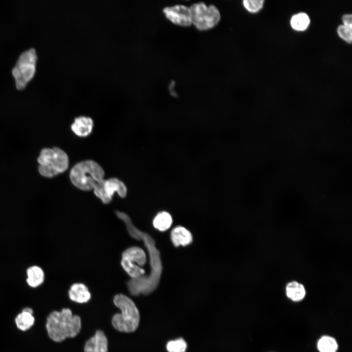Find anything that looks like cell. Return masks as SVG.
<instances>
[{
    "label": "cell",
    "instance_id": "cell-1",
    "mask_svg": "<svg viewBox=\"0 0 352 352\" xmlns=\"http://www.w3.org/2000/svg\"><path fill=\"white\" fill-rule=\"evenodd\" d=\"M117 217L125 223L130 235L134 239L143 242L150 256L151 272L149 276L131 279L127 282V286L132 295H146L152 292L156 287L158 282L160 266L158 254L153 239L148 234L137 228L132 223L130 217L125 213L116 211Z\"/></svg>",
    "mask_w": 352,
    "mask_h": 352
},
{
    "label": "cell",
    "instance_id": "cell-2",
    "mask_svg": "<svg viewBox=\"0 0 352 352\" xmlns=\"http://www.w3.org/2000/svg\"><path fill=\"white\" fill-rule=\"evenodd\" d=\"M46 328L49 338L56 342L75 337L81 329V318L67 308L53 311L47 317Z\"/></svg>",
    "mask_w": 352,
    "mask_h": 352
},
{
    "label": "cell",
    "instance_id": "cell-3",
    "mask_svg": "<svg viewBox=\"0 0 352 352\" xmlns=\"http://www.w3.org/2000/svg\"><path fill=\"white\" fill-rule=\"evenodd\" d=\"M104 171L91 160L81 161L71 169L69 177L72 184L83 191L92 190L104 179Z\"/></svg>",
    "mask_w": 352,
    "mask_h": 352
},
{
    "label": "cell",
    "instance_id": "cell-4",
    "mask_svg": "<svg viewBox=\"0 0 352 352\" xmlns=\"http://www.w3.org/2000/svg\"><path fill=\"white\" fill-rule=\"evenodd\" d=\"M113 303L121 312L113 316L111 320L113 327L120 332L134 331L140 321L139 312L134 303L123 294L116 295Z\"/></svg>",
    "mask_w": 352,
    "mask_h": 352
},
{
    "label": "cell",
    "instance_id": "cell-5",
    "mask_svg": "<svg viewBox=\"0 0 352 352\" xmlns=\"http://www.w3.org/2000/svg\"><path fill=\"white\" fill-rule=\"evenodd\" d=\"M37 161L39 174L46 178H51L64 173L69 165L67 154L58 147L43 148Z\"/></svg>",
    "mask_w": 352,
    "mask_h": 352
},
{
    "label": "cell",
    "instance_id": "cell-6",
    "mask_svg": "<svg viewBox=\"0 0 352 352\" xmlns=\"http://www.w3.org/2000/svg\"><path fill=\"white\" fill-rule=\"evenodd\" d=\"M37 60V55L34 48L23 52L19 56L12 71L18 89H23L33 78Z\"/></svg>",
    "mask_w": 352,
    "mask_h": 352
},
{
    "label": "cell",
    "instance_id": "cell-7",
    "mask_svg": "<svg viewBox=\"0 0 352 352\" xmlns=\"http://www.w3.org/2000/svg\"><path fill=\"white\" fill-rule=\"evenodd\" d=\"M192 23L199 30L205 31L215 27L219 22L220 15L218 8L213 5L207 6L199 2L190 7Z\"/></svg>",
    "mask_w": 352,
    "mask_h": 352
},
{
    "label": "cell",
    "instance_id": "cell-8",
    "mask_svg": "<svg viewBox=\"0 0 352 352\" xmlns=\"http://www.w3.org/2000/svg\"><path fill=\"white\" fill-rule=\"evenodd\" d=\"M146 262L144 251L137 246L126 249L122 254L121 264L131 279H135L145 275V270L141 267Z\"/></svg>",
    "mask_w": 352,
    "mask_h": 352
},
{
    "label": "cell",
    "instance_id": "cell-9",
    "mask_svg": "<svg viewBox=\"0 0 352 352\" xmlns=\"http://www.w3.org/2000/svg\"><path fill=\"white\" fill-rule=\"evenodd\" d=\"M95 195L104 204L109 203L115 193L121 198L126 196L127 189L125 184L117 178L103 179L93 189Z\"/></svg>",
    "mask_w": 352,
    "mask_h": 352
},
{
    "label": "cell",
    "instance_id": "cell-10",
    "mask_svg": "<svg viewBox=\"0 0 352 352\" xmlns=\"http://www.w3.org/2000/svg\"><path fill=\"white\" fill-rule=\"evenodd\" d=\"M163 12L167 19L176 25L189 26L192 24L190 7L176 5L164 8Z\"/></svg>",
    "mask_w": 352,
    "mask_h": 352
},
{
    "label": "cell",
    "instance_id": "cell-11",
    "mask_svg": "<svg viewBox=\"0 0 352 352\" xmlns=\"http://www.w3.org/2000/svg\"><path fill=\"white\" fill-rule=\"evenodd\" d=\"M84 352H108V339L101 330H97L84 346Z\"/></svg>",
    "mask_w": 352,
    "mask_h": 352
},
{
    "label": "cell",
    "instance_id": "cell-12",
    "mask_svg": "<svg viewBox=\"0 0 352 352\" xmlns=\"http://www.w3.org/2000/svg\"><path fill=\"white\" fill-rule=\"evenodd\" d=\"M93 126V120L90 117L82 116L75 119L71 128L77 136L86 137L91 133Z\"/></svg>",
    "mask_w": 352,
    "mask_h": 352
},
{
    "label": "cell",
    "instance_id": "cell-13",
    "mask_svg": "<svg viewBox=\"0 0 352 352\" xmlns=\"http://www.w3.org/2000/svg\"><path fill=\"white\" fill-rule=\"evenodd\" d=\"M286 297L293 302L302 301L306 295V289L303 284L296 281L287 283L285 287Z\"/></svg>",
    "mask_w": 352,
    "mask_h": 352
},
{
    "label": "cell",
    "instance_id": "cell-14",
    "mask_svg": "<svg viewBox=\"0 0 352 352\" xmlns=\"http://www.w3.org/2000/svg\"><path fill=\"white\" fill-rule=\"evenodd\" d=\"M68 296L71 300L79 303H87L91 297L88 287L81 283L73 284L68 291Z\"/></svg>",
    "mask_w": 352,
    "mask_h": 352
},
{
    "label": "cell",
    "instance_id": "cell-15",
    "mask_svg": "<svg viewBox=\"0 0 352 352\" xmlns=\"http://www.w3.org/2000/svg\"><path fill=\"white\" fill-rule=\"evenodd\" d=\"M44 271L38 265L30 266L26 270V282L31 287L36 288L41 286L44 283Z\"/></svg>",
    "mask_w": 352,
    "mask_h": 352
},
{
    "label": "cell",
    "instance_id": "cell-16",
    "mask_svg": "<svg viewBox=\"0 0 352 352\" xmlns=\"http://www.w3.org/2000/svg\"><path fill=\"white\" fill-rule=\"evenodd\" d=\"M171 239L176 246H185L192 242V236L189 231L182 226H177L171 232Z\"/></svg>",
    "mask_w": 352,
    "mask_h": 352
},
{
    "label": "cell",
    "instance_id": "cell-17",
    "mask_svg": "<svg viewBox=\"0 0 352 352\" xmlns=\"http://www.w3.org/2000/svg\"><path fill=\"white\" fill-rule=\"evenodd\" d=\"M319 352H337L338 344L333 337L328 335L321 336L317 342Z\"/></svg>",
    "mask_w": 352,
    "mask_h": 352
},
{
    "label": "cell",
    "instance_id": "cell-18",
    "mask_svg": "<svg viewBox=\"0 0 352 352\" xmlns=\"http://www.w3.org/2000/svg\"><path fill=\"white\" fill-rule=\"evenodd\" d=\"M171 215L166 211L159 212L154 218L153 225L159 231H164L168 229L172 224Z\"/></svg>",
    "mask_w": 352,
    "mask_h": 352
},
{
    "label": "cell",
    "instance_id": "cell-19",
    "mask_svg": "<svg viewBox=\"0 0 352 352\" xmlns=\"http://www.w3.org/2000/svg\"><path fill=\"white\" fill-rule=\"evenodd\" d=\"M310 23V19L305 13L301 12L294 15L290 20L292 28L296 31H303L306 30Z\"/></svg>",
    "mask_w": 352,
    "mask_h": 352
},
{
    "label": "cell",
    "instance_id": "cell-20",
    "mask_svg": "<svg viewBox=\"0 0 352 352\" xmlns=\"http://www.w3.org/2000/svg\"><path fill=\"white\" fill-rule=\"evenodd\" d=\"M35 321L33 313L22 310L15 318V323L19 329L25 331L29 329Z\"/></svg>",
    "mask_w": 352,
    "mask_h": 352
},
{
    "label": "cell",
    "instance_id": "cell-21",
    "mask_svg": "<svg viewBox=\"0 0 352 352\" xmlns=\"http://www.w3.org/2000/svg\"><path fill=\"white\" fill-rule=\"evenodd\" d=\"M166 348L168 352H185L187 344L183 339L179 338L168 342Z\"/></svg>",
    "mask_w": 352,
    "mask_h": 352
},
{
    "label": "cell",
    "instance_id": "cell-22",
    "mask_svg": "<svg viewBox=\"0 0 352 352\" xmlns=\"http://www.w3.org/2000/svg\"><path fill=\"white\" fill-rule=\"evenodd\" d=\"M244 8L250 13L259 11L264 5V0H244L242 1Z\"/></svg>",
    "mask_w": 352,
    "mask_h": 352
},
{
    "label": "cell",
    "instance_id": "cell-23",
    "mask_svg": "<svg viewBox=\"0 0 352 352\" xmlns=\"http://www.w3.org/2000/svg\"><path fill=\"white\" fill-rule=\"evenodd\" d=\"M338 36L348 43H351L352 41V28L344 25H339L337 29Z\"/></svg>",
    "mask_w": 352,
    "mask_h": 352
},
{
    "label": "cell",
    "instance_id": "cell-24",
    "mask_svg": "<svg viewBox=\"0 0 352 352\" xmlns=\"http://www.w3.org/2000/svg\"><path fill=\"white\" fill-rule=\"evenodd\" d=\"M342 20L343 25L352 28V16L351 14H345L343 15Z\"/></svg>",
    "mask_w": 352,
    "mask_h": 352
}]
</instances>
